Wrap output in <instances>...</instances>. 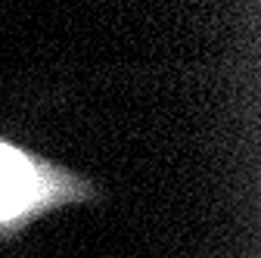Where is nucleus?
Returning a JSON list of instances; mask_svg holds the SVG:
<instances>
[{"mask_svg":"<svg viewBox=\"0 0 261 258\" xmlns=\"http://www.w3.org/2000/svg\"><path fill=\"white\" fill-rule=\"evenodd\" d=\"M100 202L103 187L96 180L0 134V246L22 240L31 224L53 212Z\"/></svg>","mask_w":261,"mask_h":258,"instance_id":"nucleus-1","label":"nucleus"}]
</instances>
